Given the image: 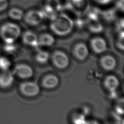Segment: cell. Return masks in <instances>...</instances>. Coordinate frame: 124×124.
<instances>
[{
	"label": "cell",
	"mask_w": 124,
	"mask_h": 124,
	"mask_svg": "<svg viewBox=\"0 0 124 124\" xmlns=\"http://www.w3.org/2000/svg\"><path fill=\"white\" fill-rule=\"evenodd\" d=\"M11 64V62L8 58L0 56V70L1 71L8 70Z\"/></svg>",
	"instance_id": "obj_18"
},
{
	"label": "cell",
	"mask_w": 124,
	"mask_h": 124,
	"mask_svg": "<svg viewBox=\"0 0 124 124\" xmlns=\"http://www.w3.org/2000/svg\"><path fill=\"white\" fill-rule=\"evenodd\" d=\"M8 16L13 20H20L23 18L24 14L21 9L17 7H13L9 10Z\"/></svg>",
	"instance_id": "obj_15"
},
{
	"label": "cell",
	"mask_w": 124,
	"mask_h": 124,
	"mask_svg": "<svg viewBox=\"0 0 124 124\" xmlns=\"http://www.w3.org/2000/svg\"><path fill=\"white\" fill-rule=\"evenodd\" d=\"M38 39L37 35L31 31H25L22 36L23 43L31 46H38Z\"/></svg>",
	"instance_id": "obj_10"
},
{
	"label": "cell",
	"mask_w": 124,
	"mask_h": 124,
	"mask_svg": "<svg viewBox=\"0 0 124 124\" xmlns=\"http://www.w3.org/2000/svg\"><path fill=\"white\" fill-rule=\"evenodd\" d=\"M118 46L120 48V49L123 50L124 49V32L122 31L121 33H120V35L118 38Z\"/></svg>",
	"instance_id": "obj_22"
},
{
	"label": "cell",
	"mask_w": 124,
	"mask_h": 124,
	"mask_svg": "<svg viewBox=\"0 0 124 124\" xmlns=\"http://www.w3.org/2000/svg\"><path fill=\"white\" fill-rule=\"evenodd\" d=\"M55 42L53 36L47 33L41 34L38 37V46H52Z\"/></svg>",
	"instance_id": "obj_14"
},
{
	"label": "cell",
	"mask_w": 124,
	"mask_h": 124,
	"mask_svg": "<svg viewBox=\"0 0 124 124\" xmlns=\"http://www.w3.org/2000/svg\"><path fill=\"white\" fill-rule=\"evenodd\" d=\"M3 49L7 53H12L15 52L16 50V46L14 43L6 44L5 43V45L3 47Z\"/></svg>",
	"instance_id": "obj_19"
},
{
	"label": "cell",
	"mask_w": 124,
	"mask_h": 124,
	"mask_svg": "<svg viewBox=\"0 0 124 124\" xmlns=\"http://www.w3.org/2000/svg\"><path fill=\"white\" fill-rule=\"evenodd\" d=\"M20 34L21 30L19 27L14 23L6 22L0 27V36L5 43H15Z\"/></svg>",
	"instance_id": "obj_2"
},
{
	"label": "cell",
	"mask_w": 124,
	"mask_h": 124,
	"mask_svg": "<svg viewBox=\"0 0 124 124\" xmlns=\"http://www.w3.org/2000/svg\"><path fill=\"white\" fill-rule=\"evenodd\" d=\"M74 26L73 20L67 15L61 14L56 16L50 25L51 30L57 35L64 36L69 34Z\"/></svg>",
	"instance_id": "obj_1"
},
{
	"label": "cell",
	"mask_w": 124,
	"mask_h": 124,
	"mask_svg": "<svg viewBox=\"0 0 124 124\" xmlns=\"http://www.w3.org/2000/svg\"><path fill=\"white\" fill-rule=\"evenodd\" d=\"M19 90L24 95L32 97L38 94L40 89L37 83L33 81H26L20 85Z\"/></svg>",
	"instance_id": "obj_3"
},
{
	"label": "cell",
	"mask_w": 124,
	"mask_h": 124,
	"mask_svg": "<svg viewBox=\"0 0 124 124\" xmlns=\"http://www.w3.org/2000/svg\"><path fill=\"white\" fill-rule=\"evenodd\" d=\"M98 3L101 4H106L109 3L111 0H95Z\"/></svg>",
	"instance_id": "obj_23"
},
{
	"label": "cell",
	"mask_w": 124,
	"mask_h": 124,
	"mask_svg": "<svg viewBox=\"0 0 124 124\" xmlns=\"http://www.w3.org/2000/svg\"><path fill=\"white\" fill-rule=\"evenodd\" d=\"M100 63L103 69L107 71H111L115 68L116 61L111 55H107L102 57Z\"/></svg>",
	"instance_id": "obj_11"
},
{
	"label": "cell",
	"mask_w": 124,
	"mask_h": 124,
	"mask_svg": "<svg viewBox=\"0 0 124 124\" xmlns=\"http://www.w3.org/2000/svg\"><path fill=\"white\" fill-rule=\"evenodd\" d=\"M52 60L54 65L60 69L66 68L69 64V59L68 55L61 50H57L53 53L52 56Z\"/></svg>",
	"instance_id": "obj_4"
},
{
	"label": "cell",
	"mask_w": 124,
	"mask_h": 124,
	"mask_svg": "<svg viewBox=\"0 0 124 124\" xmlns=\"http://www.w3.org/2000/svg\"><path fill=\"white\" fill-rule=\"evenodd\" d=\"M104 86L109 92L116 91L119 86L118 78L113 75L107 76L104 80Z\"/></svg>",
	"instance_id": "obj_13"
},
{
	"label": "cell",
	"mask_w": 124,
	"mask_h": 124,
	"mask_svg": "<svg viewBox=\"0 0 124 124\" xmlns=\"http://www.w3.org/2000/svg\"><path fill=\"white\" fill-rule=\"evenodd\" d=\"M8 6V0H0V12L5 10Z\"/></svg>",
	"instance_id": "obj_21"
},
{
	"label": "cell",
	"mask_w": 124,
	"mask_h": 124,
	"mask_svg": "<svg viewBox=\"0 0 124 124\" xmlns=\"http://www.w3.org/2000/svg\"><path fill=\"white\" fill-rule=\"evenodd\" d=\"M74 123L76 124L85 123L84 116L82 114H77L74 118Z\"/></svg>",
	"instance_id": "obj_20"
},
{
	"label": "cell",
	"mask_w": 124,
	"mask_h": 124,
	"mask_svg": "<svg viewBox=\"0 0 124 124\" xmlns=\"http://www.w3.org/2000/svg\"><path fill=\"white\" fill-rule=\"evenodd\" d=\"M49 58V54L48 52L45 51H39L36 56L35 60L39 63L44 64L47 62Z\"/></svg>",
	"instance_id": "obj_16"
},
{
	"label": "cell",
	"mask_w": 124,
	"mask_h": 124,
	"mask_svg": "<svg viewBox=\"0 0 124 124\" xmlns=\"http://www.w3.org/2000/svg\"><path fill=\"white\" fill-rule=\"evenodd\" d=\"M89 24V29L93 33H100L103 31V26L102 24L98 22V20H91Z\"/></svg>",
	"instance_id": "obj_17"
},
{
	"label": "cell",
	"mask_w": 124,
	"mask_h": 124,
	"mask_svg": "<svg viewBox=\"0 0 124 124\" xmlns=\"http://www.w3.org/2000/svg\"><path fill=\"white\" fill-rule=\"evenodd\" d=\"M75 57L80 61L85 60L89 55V49L87 46L83 43L77 44L74 49Z\"/></svg>",
	"instance_id": "obj_9"
},
{
	"label": "cell",
	"mask_w": 124,
	"mask_h": 124,
	"mask_svg": "<svg viewBox=\"0 0 124 124\" xmlns=\"http://www.w3.org/2000/svg\"><path fill=\"white\" fill-rule=\"evenodd\" d=\"M59 83V78L53 74L46 76L42 80V85L46 89H51L56 87Z\"/></svg>",
	"instance_id": "obj_12"
},
{
	"label": "cell",
	"mask_w": 124,
	"mask_h": 124,
	"mask_svg": "<svg viewBox=\"0 0 124 124\" xmlns=\"http://www.w3.org/2000/svg\"><path fill=\"white\" fill-rule=\"evenodd\" d=\"M44 16L43 12L37 10H32L27 13L23 17L26 22L29 25L36 26L42 21Z\"/></svg>",
	"instance_id": "obj_5"
},
{
	"label": "cell",
	"mask_w": 124,
	"mask_h": 124,
	"mask_svg": "<svg viewBox=\"0 0 124 124\" xmlns=\"http://www.w3.org/2000/svg\"><path fill=\"white\" fill-rule=\"evenodd\" d=\"M14 81V74L6 70L0 73V88L7 89L10 87Z\"/></svg>",
	"instance_id": "obj_7"
},
{
	"label": "cell",
	"mask_w": 124,
	"mask_h": 124,
	"mask_svg": "<svg viewBox=\"0 0 124 124\" xmlns=\"http://www.w3.org/2000/svg\"><path fill=\"white\" fill-rule=\"evenodd\" d=\"M13 73L20 78L27 79L33 76V70L30 65L25 63H20L15 67Z\"/></svg>",
	"instance_id": "obj_6"
},
{
	"label": "cell",
	"mask_w": 124,
	"mask_h": 124,
	"mask_svg": "<svg viewBox=\"0 0 124 124\" xmlns=\"http://www.w3.org/2000/svg\"><path fill=\"white\" fill-rule=\"evenodd\" d=\"M91 46L93 50L97 54L102 53L107 49L106 41L100 37L93 38L91 41Z\"/></svg>",
	"instance_id": "obj_8"
}]
</instances>
